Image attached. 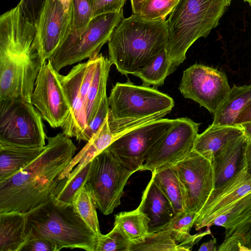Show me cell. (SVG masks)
Returning a JSON list of instances; mask_svg holds the SVG:
<instances>
[{
    "label": "cell",
    "mask_w": 251,
    "mask_h": 251,
    "mask_svg": "<svg viewBox=\"0 0 251 251\" xmlns=\"http://www.w3.org/2000/svg\"><path fill=\"white\" fill-rule=\"evenodd\" d=\"M243 135L241 126H218L211 124L203 132L198 134L193 150L212 162L217 152Z\"/></svg>",
    "instance_id": "20"
},
{
    "label": "cell",
    "mask_w": 251,
    "mask_h": 251,
    "mask_svg": "<svg viewBox=\"0 0 251 251\" xmlns=\"http://www.w3.org/2000/svg\"><path fill=\"white\" fill-rule=\"evenodd\" d=\"M244 156L247 172L251 175V140L247 139Z\"/></svg>",
    "instance_id": "42"
},
{
    "label": "cell",
    "mask_w": 251,
    "mask_h": 251,
    "mask_svg": "<svg viewBox=\"0 0 251 251\" xmlns=\"http://www.w3.org/2000/svg\"><path fill=\"white\" fill-rule=\"evenodd\" d=\"M139 205L150 219V232L157 231L175 216L169 201L152 177L143 192Z\"/></svg>",
    "instance_id": "19"
},
{
    "label": "cell",
    "mask_w": 251,
    "mask_h": 251,
    "mask_svg": "<svg viewBox=\"0 0 251 251\" xmlns=\"http://www.w3.org/2000/svg\"><path fill=\"white\" fill-rule=\"evenodd\" d=\"M55 251L53 245L45 238L28 229L26 240L21 251Z\"/></svg>",
    "instance_id": "38"
},
{
    "label": "cell",
    "mask_w": 251,
    "mask_h": 251,
    "mask_svg": "<svg viewBox=\"0 0 251 251\" xmlns=\"http://www.w3.org/2000/svg\"><path fill=\"white\" fill-rule=\"evenodd\" d=\"M86 62L79 63L72 68L66 75L60 74L61 84L66 94L70 112L62 132L69 137L88 142L90 140L85 103L80 93L82 78Z\"/></svg>",
    "instance_id": "16"
},
{
    "label": "cell",
    "mask_w": 251,
    "mask_h": 251,
    "mask_svg": "<svg viewBox=\"0 0 251 251\" xmlns=\"http://www.w3.org/2000/svg\"><path fill=\"white\" fill-rule=\"evenodd\" d=\"M200 125L187 117L176 119L173 127L155 146L140 171L158 172L183 159L193 150Z\"/></svg>",
    "instance_id": "13"
},
{
    "label": "cell",
    "mask_w": 251,
    "mask_h": 251,
    "mask_svg": "<svg viewBox=\"0 0 251 251\" xmlns=\"http://www.w3.org/2000/svg\"><path fill=\"white\" fill-rule=\"evenodd\" d=\"M46 139L48 143L37 158L0 181V213H26L50 198L76 147L63 132Z\"/></svg>",
    "instance_id": "1"
},
{
    "label": "cell",
    "mask_w": 251,
    "mask_h": 251,
    "mask_svg": "<svg viewBox=\"0 0 251 251\" xmlns=\"http://www.w3.org/2000/svg\"><path fill=\"white\" fill-rule=\"evenodd\" d=\"M248 221L250 222L251 224V213L249 214L248 217Z\"/></svg>",
    "instance_id": "47"
},
{
    "label": "cell",
    "mask_w": 251,
    "mask_h": 251,
    "mask_svg": "<svg viewBox=\"0 0 251 251\" xmlns=\"http://www.w3.org/2000/svg\"><path fill=\"white\" fill-rule=\"evenodd\" d=\"M92 168V161L74 176L62 179L50 197L55 204L60 206L72 204L75 197L87 182Z\"/></svg>",
    "instance_id": "27"
},
{
    "label": "cell",
    "mask_w": 251,
    "mask_h": 251,
    "mask_svg": "<svg viewBox=\"0 0 251 251\" xmlns=\"http://www.w3.org/2000/svg\"><path fill=\"white\" fill-rule=\"evenodd\" d=\"M30 101L51 127H61L65 123L70 112L68 101L60 74L49 60L41 67Z\"/></svg>",
    "instance_id": "14"
},
{
    "label": "cell",
    "mask_w": 251,
    "mask_h": 251,
    "mask_svg": "<svg viewBox=\"0 0 251 251\" xmlns=\"http://www.w3.org/2000/svg\"><path fill=\"white\" fill-rule=\"evenodd\" d=\"M175 122L176 119L162 118L140 126L119 136L106 149L125 168L135 173Z\"/></svg>",
    "instance_id": "9"
},
{
    "label": "cell",
    "mask_w": 251,
    "mask_h": 251,
    "mask_svg": "<svg viewBox=\"0 0 251 251\" xmlns=\"http://www.w3.org/2000/svg\"><path fill=\"white\" fill-rule=\"evenodd\" d=\"M230 88L226 74L201 64H194L184 71L179 90L214 114L228 96Z\"/></svg>",
    "instance_id": "11"
},
{
    "label": "cell",
    "mask_w": 251,
    "mask_h": 251,
    "mask_svg": "<svg viewBox=\"0 0 251 251\" xmlns=\"http://www.w3.org/2000/svg\"><path fill=\"white\" fill-rule=\"evenodd\" d=\"M44 148H20L0 144V181L14 175L34 160Z\"/></svg>",
    "instance_id": "26"
},
{
    "label": "cell",
    "mask_w": 251,
    "mask_h": 251,
    "mask_svg": "<svg viewBox=\"0 0 251 251\" xmlns=\"http://www.w3.org/2000/svg\"><path fill=\"white\" fill-rule=\"evenodd\" d=\"M175 70L165 49L150 64L133 75L140 78L143 85L158 87L162 85L167 76Z\"/></svg>",
    "instance_id": "30"
},
{
    "label": "cell",
    "mask_w": 251,
    "mask_h": 251,
    "mask_svg": "<svg viewBox=\"0 0 251 251\" xmlns=\"http://www.w3.org/2000/svg\"><path fill=\"white\" fill-rule=\"evenodd\" d=\"M150 223V218L139 205L134 210L115 215L114 226H119L132 242L149 232Z\"/></svg>",
    "instance_id": "29"
},
{
    "label": "cell",
    "mask_w": 251,
    "mask_h": 251,
    "mask_svg": "<svg viewBox=\"0 0 251 251\" xmlns=\"http://www.w3.org/2000/svg\"><path fill=\"white\" fill-rule=\"evenodd\" d=\"M239 126H241L245 137L248 139L251 140V122Z\"/></svg>",
    "instance_id": "45"
},
{
    "label": "cell",
    "mask_w": 251,
    "mask_h": 251,
    "mask_svg": "<svg viewBox=\"0 0 251 251\" xmlns=\"http://www.w3.org/2000/svg\"><path fill=\"white\" fill-rule=\"evenodd\" d=\"M46 136L42 116L31 102L21 99L0 100V144L42 148Z\"/></svg>",
    "instance_id": "7"
},
{
    "label": "cell",
    "mask_w": 251,
    "mask_h": 251,
    "mask_svg": "<svg viewBox=\"0 0 251 251\" xmlns=\"http://www.w3.org/2000/svg\"><path fill=\"white\" fill-rule=\"evenodd\" d=\"M73 10L67 12L59 0H45L34 22L36 46L42 64L48 60L70 32Z\"/></svg>",
    "instance_id": "15"
},
{
    "label": "cell",
    "mask_w": 251,
    "mask_h": 251,
    "mask_svg": "<svg viewBox=\"0 0 251 251\" xmlns=\"http://www.w3.org/2000/svg\"><path fill=\"white\" fill-rule=\"evenodd\" d=\"M251 102V84L233 85L226 100L214 114L212 125L234 126L240 112Z\"/></svg>",
    "instance_id": "25"
},
{
    "label": "cell",
    "mask_w": 251,
    "mask_h": 251,
    "mask_svg": "<svg viewBox=\"0 0 251 251\" xmlns=\"http://www.w3.org/2000/svg\"><path fill=\"white\" fill-rule=\"evenodd\" d=\"M251 213V192H250L194 226L197 231L212 226H222L227 230L239 224Z\"/></svg>",
    "instance_id": "23"
},
{
    "label": "cell",
    "mask_w": 251,
    "mask_h": 251,
    "mask_svg": "<svg viewBox=\"0 0 251 251\" xmlns=\"http://www.w3.org/2000/svg\"><path fill=\"white\" fill-rule=\"evenodd\" d=\"M131 241L117 226L107 234H97L95 251H129Z\"/></svg>",
    "instance_id": "34"
},
{
    "label": "cell",
    "mask_w": 251,
    "mask_h": 251,
    "mask_svg": "<svg viewBox=\"0 0 251 251\" xmlns=\"http://www.w3.org/2000/svg\"><path fill=\"white\" fill-rule=\"evenodd\" d=\"M172 167L180 184L185 211L198 213L215 188L212 162L193 150Z\"/></svg>",
    "instance_id": "12"
},
{
    "label": "cell",
    "mask_w": 251,
    "mask_h": 251,
    "mask_svg": "<svg viewBox=\"0 0 251 251\" xmlns=\"http://www.w3.org/2000/svg\"><path fill=\"white\" fill-rule=\"evenodd\" d=\"M38 51L21 54L0 51V100L30 101L42 65Z\"/></svg>",
    "instance_id": "10"
},
{
    "label": "cell",
    "mask_w": 251,
    "mask_h": 251,
    "mask_svg": "<svg viewBox=\"0 0 251 251\" xmlns=\"http://www.w3.org/2000/svg\"><path fill=\"white\" fill-rule=\"evenodd\" d=\"M93 0H73L74 19L71 32L79 33L84 30L92 19Z\"/></svg>",
    "instance_id": "36"
},
{
    "label": "cell",
    "mask_w": 251,
    "mask_h": 251,
    "mask_svg": "<svg viewBox=\"0 0 251 251\" xmlns=\"http://www.w3.org/2000/svg\"><path fill=\"white\" fill-rule=\"evenodd\" d=\"M231 0H178L166 21L168 56L176 69L183 62L189 48L206 37L219 24Z\"/></svg>",
    "instance_id": "4"
},
{
    "label": "cell",
    "mask_w": 251,
    "mask_h": 251,
    "mask_svg": "<svg viewBox=\"0 0 251 251\" xmlns=\"http://www.w3.org/2000/svg\"><path fill=\"white\" fill-rule=\"evenodd\" d=\"M168 40L166 20L151 21L133 14L123 18L112 33L108 59L122 75H133L166 49Z\"/></svg>",
    "instance_id": "2"
},
{
    "label": "cell",
    "mask_w": 251,
    "mask_h": 251,
    "mask_svg": "<svg viewBox=\"0 0 251 251\" xmlns=\"http://www.w3.org/2000/svg\"><path fill=\"white\" fill-rule=\"evenodd\" d=\"M123 19V10L92 18L81 32L70 31L48 60L59 72L67 66L98 55Z\"/></svg>",
    "instance_id": "6"
},
{
    "label": "cell",
    "mask_w": 251,
    "mask_h": 251,
    "mask_svg": "<svg viewBox=\"0 0 251 251\" xmlns=\"http://www.w3.org/2000/svg\"><path fill=\"white\" fill-rule=\"evenodd\" d=\"M250 192H251V175L247 172L243 156L239 169L233 177L212 191L197 213L194 226Z\"/></svg>",
    "instance_id": "17"
},
{
    "label": "cell",
    "mask_w": 251,
    "mask_h": 251,
    "mask_svg": "<svg viewBox=\"0 0 251 251\" xmlns=\"http://www.w3.org/2000/svg\"><path fill=\"white\" fill-rule=\"evenodd\" d=\"M247 141V138L243 135L229 142L215 153L212 161L215 188L224 184L236 174L244 156Z\"/></svg>",
    "instance_id": "18"
},
{
    "label": "cell",
    "mask_w": 251,
    "mask_h": 251,
    "mask_svg": "<svg viewBox=\"0 0 251 251\" xmlns=\"http://www.w3.org/2000/svg\"><path fill=\"white\" fill-rule=\"evenodd\" d=\"M27 234L26 213H0V251H21Z\"/></svg>",
    "instance_id": "21"
},
{
    "label": "cell",
    "mask_w": 251,
    "mask_h": 251,
    "mask_svg": "<svg viewBox=\"0 0 251 251\" xmlns=\"http://www.w3.org/2000/svg\"><path fill=\"white\" fill-rule=\"evenodd\" d=\"M216 239L213 237L209 241L203 243L200 247L199 251H216Z\"/></svg>",
    "instance_id": "43"
},
{
    "label": "cell",
    "mask_w": 251,
    "mask_h": 251,
    "mask_svg": "<svg viewBox=\"0 0 251 251\" xmlns=\"http://www.w3.org/2000/svg\"><path fill=\"white\" fill-rule=\"evenodd\" d=\"M63 5L65 10L67 12H70L71 10H73V0H59Z\"/></svg>",
    "instance_id": "46"
},
{
    "label": "cell",
    "mask_w": 251,
    "mask_h": 251,
    "mask_svg": "<svg viewBox=\"0 0 251 251\" xmlns=\"http://www.w3.org/2000/svg\"><path fill=\"white\" fill-rule=\"evenodd\" d=\"M108 101V124L116 139L133 128L163 118L175 105L169 95L155 88L136 85L130 81L117 82Z\"/></svg>",
    "instance_id": "3"
},
{
    "label": "cell",
    "mask_w": 251,
    "mask_h": 251,
    "mask_svg": "<svg viewBox=\"0 0 251 251\" xmlns=\"http://www.w3.org/2000/svg\"><path fill=\"white\" fill-rule=\"evenodd\" d=\"M111 65L109 59L101 53L98 54L93 77L85 100L88 127L95 116L103 98L106 95V84Z\"/></svg>",
    "instance_id": "24"
},
{
    "label": "cell",
    "mask_w": 251,
    "mask_h": 251,
    "mask_svg": "<svg viewBox=\"0 0 251 251\" xmlns=\"http://www.w3.org/2000/svg\"><path fill=\"white\" fill-rule=\"evenodd\" d=\"M115 140V137L110 129L107 118L85 146L73 158L61 174L60 179L77 173Z\"/></svg>",
    "instance_id": "22"
},
{
    "label": "cell",
    "mask_w": 251,
    "mask_h": 251,
    "mask_svg": "<svg viewBox=\"0 0 251 251\" xmlns=\"http://www.w3.org/2000/svg\"><path fill=\"white\" fill-rule=\"evenodd\" d=\"M28 229L45 238L55 251L64 248L95 251L97 235L72 204L60 206L50 198L26 212Z\"/></svg>",
    "instance_id": "5"
},
{
    "label": "cell",
    "mask_w": 251,
    "mask_h": 251,
    "mask_svg": "<svg viewBox=\"0 0 251 251\" xmlns=\"http://www.w3.org/2000/svg\"><path fill=\"white\" fill-rule=\"evenodd\" d=\"M145 0H130L133 14H138L142 3Z\"/></svg>",
    "instance_id": "44"
},
{
    "label": "cell",
    "mask_w": 251,
    "mask_h": 251,
    "mask_svg": "<svg viewBox=\"0 0 251 251\" xmlns=\"http://www.w3.org/2000/svg\"><path fill=\"white\" fill-rule=\"evenodd\" d=\"M251 122V102L239 114L236 122L235 126Z\"/></svg>",
    "instance_id": "41"
},
{
    "label": "cell",
    "mask_w": 251,
    "mask_h": 251,
    "mask_svg": "<svg viewBox=\"0 0 251 251\" xmlns=\"http://www.w3.org/2000/svg\"><path fill=\"white\" fill-rule=\"evenodd\" d=\"M108 113L109 104L108 98L107 95H105L100 102L95 116L88 125V131L90 139L98 131L108 118Z\"/></svg>",
    "instance_id": "39"
},
{
    "label": "cell",
    "mask_w": 251,
    "mask_h": 251,
    "mask_svg": "<svg viewBox=\"0 0 251 251\" xmlns=\"http://www.w3.org/2000/svg\"><path fill=\"white\" fill-rule=\"evenodd\" d=\"M72 205L75 212L95 233L100 232L96 202L86 184L76 194Z\"/></svg>",
    "instance_id": "31"
},
{
    "label": "cell",
    "mask_w": 251,
    "mask_h": 251,
    "mask_svg": "<svg viewBox=\"0 0 251 251\" xmlns=\"http://www.w3.org/2000/svg\"><path fill=\"white\" fill-rule=\"evenodd\" d=\"M126 0H93L92 19L110 13L118 12L123 10Z\"/></svg>",
    "instance_id": "37"
},
{
    "label": "cell",
    "mask_w": 251,
    "mask_h": 251,
    "mask_svg": "<svg viewBox=\"0 0 251 251\" xmlns=\"http://www.w3.org/2000/svg\"><path fill=\"white\" fill-rule=\"evenodd\" d=\"M133 173L106 149L92 160V170L85 184L102 214L112 213L121 204L124 187Z\"/></svg>",
    "instance_id": "8"
},
{
    "label": "cell",
    "mask_w": 251,
    "mask_h": 251,
    "mask_svg": "<svg viewBox=\"0 0 251 251\" xmlns=\"http://www.w3.org/2000/svg\"><path fill=\"white\" fill-rule=\"evenodd\" d=\"M245 2H248L251 5V0H244Z\"/></svg>",
    "instance_id": "48"
},
{
    "label": "cell",
    "mask_w": 251,
    "mask_h": 251,
    "mask_svg": "<svg viewBox=\"0 0 251 251\" xmlns=\"http://www.w3.org/2000/svg\"><path fill=\"white\" fill-rule=\"evenodd\" d=\"M178 251V244L167 231L149 232L131 242L129 251Z\"/></svg>",
    "instance_id": "32"
},
{
    "label": "cell",
    "mask_w": 251,
    "mask_h": 251,
    "mask_svg": "<svg viewBox=\"0 0 251 251\" xmlns=\"http://www.w3.org/2000/svg\"><path fill=\"white\" fill-rule=\"evenodd\" d=\"M197 216V213L184 210L175 215L157 231L168 232L178 244L191 237L190 231L195 225Z\"/></svg>",
    "instance_id": "33"
},
{
    "label": "cell",
    "mask_w": 251,
    "mask_h": 251,
    "mask_svg": "<svg viewBox=\"0 0 251 251\" xmlns=\"http://www.w3.org/2000/svg\"><path fill=\"white\" fill-rule=\"evenodd\" d=\"M45 0H20L25 16L34 22L36 20Z\"/></svg>",
    "instance_id": "40"
},
{
    "label": "cell",
    "mask_w": 251,
    "mask_h": 251,
    "mask_svg": "<svg viewBox=\"0 0 251 251\" xmlns=\"http://www.w3.org/2000/svg\"><path fill=\"white\" fill-rule=\"evenodd\" d=\"M178 0H145L138 15L151 21L166 20Z\"/></svg>",
    "instance_id": "35"
},
{
    "label": "cell",
    "mask_w": 251,
    "mask_h": 251,
    "mask_svg": "<svg viewBox=\"0 0 251 251\" xmlns=\"http://www.w3.org/2000/svg\"><path fill=\"white\" fill-rule=\"evenodd\" d=\"M151 177L169 201L175 215L185 210V203L179 179L172 167L152 173Z\"/></svg>",
    "instance_id": "28"
}]
</instances>
